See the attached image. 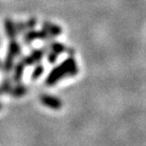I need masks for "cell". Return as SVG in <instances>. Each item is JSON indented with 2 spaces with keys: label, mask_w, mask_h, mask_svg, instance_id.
Returning a JSON list of instances; mask_svg holds the SVG:
<instances>
[{
  "label": "cell",
  "mask_w": 146,
  "mask_h": 146,
  "mask_svg": "<svg viewBox=\"0 0 146 146\" xmlns=\"http://www.w3.org/2000/svg\"><path fill=\"white\" fill-rule=\"evenodd\" d=\"M2 62H3V68H2L3 74L4 75H9L14 66V58L6 54V57H5L4 61Z\"/></svg>",
  "instance_id": "30bf717a"
},
{
  "label": "cell",
  "mask_w": 146,
  "mask_h": 146,
  "mask_svg": "<svg viewBox=\"0 0 146 146\" xmlns=\"http://www.w3.org/2000/svg\"><path fill=\"white\" fill-rule=\"evenodd\" d=\"M1 94H3V92H2V90H1V88H0V96H1Z\"/></svg>",
  "instance_id": "d6986e66"
},
{
  "label": "cell",
  "mask_w": 146,
  "mask_h": 146,
  "mask_svg": "<svg viewBox=\"0 0 146 146\" xmlns=\"http://www.w3.org/2000/svg\"><path fill=\"white\" fill-rule=\"evenodd\" d=\"M25 64L19 60L16 64H14L13 66V74L11 76L12 82L14 84L16 83H21V79H23V71H25Z\"/></svg>",
  "instance_id": "8992f818"
},
{
  "label": "cell",
  "mask_w": 146,
  "mask_h": 146,
  "mask_svg": "<svg viewBox=\"0 0 146 146\" xmlns=\"http://www.w3.org/2000/svg\"><path fill=\"white\" fill-rule=\"evenodd\" d=\"M44 71H45V67H44L41 63L36 64L34 70H33V72H32V75H31V78H32L33 80H36L38 78H40L43 75Z\"/></svg>",
  "instance_id": "4fadbf2b"
},
{
  "label": "cell",
  "mask_w": 146,
  "mask_h": 146,
  "mask_svg": "<svg viewBox=\"0 0 146 146\" xmlns=\"http://www.w3.org/2000/svg\"><path fill=\"white\" fill-rule=\"evenodd\" d=\"M43 30L46 31L53 38L59 36L62 34L61 27H59L58 25H54L52 23H49V21H44L43 23Z\"/></svg>",
  "instance_id": "ba28073f"
},
{
  "label": "cell",
  "mask_w": 146,
  "mask_h": 146,
  "mask_svg": "<svg viewBox=\"0 0 146 146\" xmlns=\"http://www.w3.org/2000/svg\"><path fill=\"white\" fill-rule=\"evenodd\" d=\"M7 55L15 58H18L21 55V46L17 42V39L9 40L8 48H7Z\"/></svg>",
  "instance_id": "52a82bcc"
},
{
  "label": "cell",
  "mask_w": 146,
  "mask_h": 146,
  "mask_svg": "<svg viewBox=\"0 0 146 146\" xmlns=\"http://www.w3.org/2000/svg\"><path fill=\"white\" fill-rule=\"evenodd\" d=\"M45 56H46V57H47V61H48L49 63L54 64L55 62L57 61L58 56H59V55H58L57 53L53 52V51H51L50 49H49V51H48V52H47V53H46Z\"/></svg>",
  "instance_id": "5bb4252c"
},
{
  "label": "cell",
  "mask_w": 146,
  "mask_h": 146,
  "mask_svg": "<svg viewBox=\"0 0 146 146\" xmlns=\"http://www.w3.org/2000/svg\"><path fill=\"white\" fill-rule=\"evenodd\" d=\"M27 90H29V88H27V85L21 84V83H16V84L12 87L11 91L9 92V94L11 96H13L14 98H18L23 96L25 94H27Z\"/></svg>",
  "instance_id": "9c48e42d"
},
{
  "label": "cell",
  "mask_w": 146,
  "mask_h": 146,
  "mask_svg": "<svg viewBox=\"0 0 146 146\" xmlns=\"http://www.w3.org/2000/svg\"><path fill=\"white\" fill-rule=\"evenodd\" d=\"M11 77H9V75H5L3 77L2 81H1V85H0V88L2 90L3 94H9L11 91L12 87H13V84H12Z\"/></svg>",
  "instance_id": "7c38bea8"
},
{
  "label": "cell",
  "mask_w": 146,
  "mask_h": 146,
  "mask_svg": "<svg viewBox=\"0 0 146 146\" xmlns=\"http://www.w3.org/2000/svg\"><path fill=\"white\" fill-rule=\"evenodd\" d=\"M15 29H16V32H17L18 36H23V35L27 31V27H25V21H16Z\"/></svg>",
  "instance_id": "9a60e30c"
},
{
  "label": "cell",
  "mask_w": 146,
  "mask_h": 146,
  "mask_svg": "<svg viewBox=\"0 0 146 146\" xmlns=\"http://www.w3.org/2000/svg\"><path fill=\"white\" fill-rule=\"evenodd\" d=\"M35 40H42V41H45L46 43H49V42L53 41L54 38L50 36L46 31H44L43 29L41 31H36L35 29L29 30L23 35V43L25 45L30 46Z\"/></svg>",
  "instance_id": "3957f363"
},
{
  "label": "cell",
  "mask_w": 146,
  "mask_h": 146,
  "mask_svg": "<svg viewBox=\"0 0 146 146\" xmlns=\"http://www.w3.org/2000/svg\"><path fill=\"white\" fill-rule=\"evenodd\" d=\"M47 45H48L49 49H50L51 51H53V52L57 53L58 55L62 54V53H65L67 50V48L65 47V46L63 45L62 43H59V42H56V41H51L49 42V43H46Z\"/></svg>",
  "instance_id": "8fae6325"
},
{
  "label": "cell",
  "mask_w": 146,
  "mask_h": 146,
  "mask_svg": "<svg viewBox=\"0 0 146 146\" xmlns=\"http://www.w3.org/2000/svg\"><path fill=\"white\" fill-rule=\"evenodd\" d=\"M40 100L45 107L50 108L52 110H60L62 108V100L59 98L51 94H42L40 96Z\"/></svg>",
  "instance_id": "277c9868"
},
{
  "label": "cell",
  "mask_w": 146,
  "mask_h": 146,
  "mask_svg": "<svg viewBox=\"0 0 146 146\" xmlns=\"http://www.w3.org/2000/svg\"><path fill=\"white\" fill-rule=\"evenodd\" d=\"M2 68H3V62L0 60V72H2Z\"/></svg>",
  "instance_id": "e0dca14e"
},
{
  "label": "cell",
  "mask_w": 146,
  "mask_h": 146,
  "mask_svg": "<svg viewBox=\"0 0 146 146\" xmlns=\"http://www.w3.org/2000/svg\"><path fill=\"white\" fill-rule=\"evenodd\" d=\"M78 73L77 63L75 61L74 56H68L60 65L54 67L49 73V75L46 78V84L49 86L55 85L59 80L64 77H73L76 76Z\"/></svg>",
  "instance_id": "6da1fadb"
},
{
  "label": "cell",
  "mask_w": 146,
  "mask_h": 146,
  "mask_svg": "<svg viewBox=\"0 0 146 146\" xmlns=\"http://www.w3.org/2000/svg\"><path fill=\"white\" fill-rule=\"evenodd\" d=\"M48 51H49V47H48V45L46 44L42 48L34 49V50L31 52L30 55L21 57V61L25 64V66H33V65H36V64H38V63H41V61L43 60V58L45 57L46 53L48 52Z\"/></svg>",
  "instance_id": "7a4b0ae2"
},
{
  "label": "cell",
  "mask_w": 146,
  "mask_h": 146,
  "mask_svg": "<svg viewBox=\"0 0 146 146\" xmlns=\"http://www.w3.org/2000/svg\"><path fill=\"white\" fill-rule=\"evenodd\" d=\"M4 31L5 35L9 40H15L17 39V32L15 29V23L12 21L11 18H5L4 21Z\"/></svg>",
  "instance_id": "5b68a950"
},
{
  "label": "cell",
  "mask_w": 146,
  "mask_h": 146,
  "mask_svg": "<svg viewBox=\"0 0 146 146\" xmlns=\"http://www.w3.org/2000/svg\"><path fill=\"white\" fill-rule=\"evenodd\" d=\"M25 27H27V30H34L35 27L36 25V17H31L29 18L27 21H25Z\"/></svg>",
  "instance_id": "2e32d148"
},
{
  "label": "cell",
  "mask_w": 146,
  "mask_h": 146,
  "mask_svg": "<svg viewBox=\"0 0 146 146\" xmlns=\"http://www.w3.org/2000/svg\"><path fill=\"white\" fill-rule=\"evenodd\" d=\"M2 109V103H1V102H0V110Z\"/></svg>",
  "instance_id": "ac0fdd59"
}]
</instances>
